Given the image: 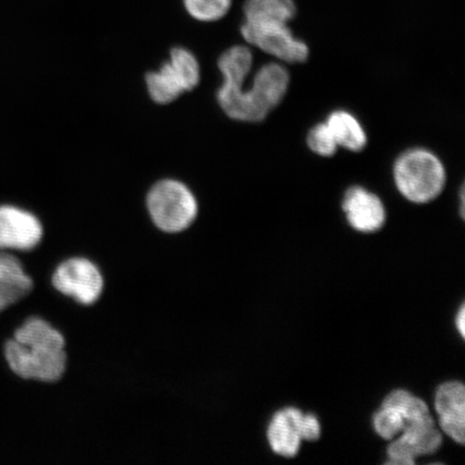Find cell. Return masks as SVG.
Returning <instances> with one entry per match:
<instances>
[{"instance_id": "cell-1", "label": "cell", "mask_w": 465, "mask_h": 465, "mask_svg": "<svg viewBox=\"0 0 465 465\" xmlns=\"http://www.w3.org/2000/svg\"><path fill=\"white\" fill-rule=\"evenodd\" d=\"M253 66L252 51L246 45H234L223 52L218 68L223 84L217 101L230 119L260 124L282 103L290 87V73L281 62H271L254 74L252 84L245 81Z\"/></svg>"}, {"instance_id": "cell-2", "label": "cell", "mask_w": 465, "mask_h": 465, "mask_svg": "<svg viewBox=\"0 0 465 465\" xmlns=\"http://www.w3.org/2000/svg\"><path fill=\"white\" fill-rule=\"evenodd\" d=\"M5 357L22 380L54 383L67 369L66 339L49 320L31 317L5 344Z\"/></svg>"}, {"instance_id": "cell-3", "label": "cell", "mask_w": 465, "mask_h": 465, "mask_svg": "<svg viewBox=\"0 0 465 465\" xmlns=\"http://www.w3.org/2000/svg\"><path fill=\"white\" fill-rule=\"evenodd\" d=\"M392 174L399 193L417 205L439 199L447 183L444 163L431 150L421 147L401 153L394 162Z\"/></svg>"}, {"instance_id": "cell-4", "label": "cell", "mask_w": 465, "mask_h": 465, "mask_svg": "<svg viewBox=\"0 0 465 465\" xmlns=\"http://www.w3.org/2000/svg\"><path fill=\"white\" fill-rule=\"evenodd\" d=\"M147 209L151 223L165 234H182L199 217V203L187 185L164 179L150 189Z\"/></svg>"}, {"instance_id": "cell-5", "label": "cell", "mask_w": 465, "mask_h": 465, "mask_svg": "<svg viewBox=\"0 0 465 465\" xmlns=\"http://www.w3.org/2000/svg\"><path fill=\"white\" fill-rule=\"evenodd\" d=\"M50 282L58 294L81 306L94 305L104 290L100 266L84 255H73L61 261L52 272Z\"/></svg>"}, {"instance_id": "cell-6", "label": "cell", "mask_w": 465, "mask_h": 465, "mask_svg": "<svg viewBox=\"0 0 465 465\" xmlns=\"http://www.w3.org/2000/svg\"><path fill=\"white\" fill-rule=\"evenodd\" d=\"M201 80L199 61L192 52L174 48L170 60L163 64L158 72L145 77L151 100L156 104H171L184 93L194 90Z\"/></svg>"}, {"instance_id": "cell-7", "label": "cell", "mask_w": 465, "mask_h": 465, "mask_svg": "<svg viewBox=\"0 0 465 465\" xmlns=\"http://www.w3.org/2000/svg\"><path fill=\"white\" fill-rule=\"evenodd\" d=\"M243 40L282 64H302L310 57V48L296 38L286 23L243 22L241 27Z\"/></svg>"}, {"instance_id": "cell-8", "label": "cell", "mask_w": 465, "mask_h": 465, "mask_svg": "<svg viewBox=\"0 0 465 465\" xmlns=\"http://www.w3.org/2000/svg\"><path fill=\"white\" fill-rule=\"evenodd\" d=\"M320 423L312 414H303L299 410L289 407L276 412L267 430V438L272 450L282 457H294L298 453L301 441L319 439Z\"/></svg>"}, {"instance_id": "cell-9", "label": "cell", "mask_w": 465, "mask_h": 465, "mask_svg": "<svg viewBox=\"0 0 465 465\" xmlns=\"http://www.w3.org/2000/svg\"><path fill=\"white\" fill-rule=\"evenodd\" d=\"M443 438L431 415H426L404 422L403 431L388 447L391 465H412L415 459L423 455H431L438 451Z\"/></svg>"}, {"instance_id": "cell-10", "label": "cell", "mask_w": 465, "mask_h": 465, "mask_svg": "<svg viewBox=\"0 0 465 465\" xmlns=\"http://www.w3.org/2000/svg\"><path fill=\"white\" fill-rule=\"evenodd\" d=\"M44 238V226L32 213L15 206H0V249L31 252Z\"/></svg>"}, {"instance_id": "cell-11", "label": "cell", "mask_w": 465, "mask_h": 465, "mask_svg": "<svg viewBox=\"0 0 465 465\" xmlns=\"http://www.w3.org/2000/svg\"><path fill=\"white\" fill-rule=\"evenodd\" d=\"M348 223L361 232L380 231L386 223L387 212L381 197L361 185L347 189L341 203Z\"/></svg>"}, {"instance_id": "cell-12", "label": "cell", "mask_w": 465, "mask_h": 465, "mask_svg": "<svg viewBox=\"0 0 465 465\" xmlns=\"http://www.w3.org/2000/svg\"><path fill=\"white\" fill-rule=\"evenodd\" d=\"M435 411L441 430L459 444L465 440V388L459 381L440 386L435 394Z\"/></svg>"}, {"instance_id": "cell-13", "label": "cell", "mask_w": 465, "mask_h": 465, "mask_svg": "<svg viewBox=\"0 0 465 465\" xmlns=\"http://www.w3.org/2000/svg\"><path fill=\"white\" fill-rule=\"evenodd\" d=\"M33 278L21 261L9 253H0V312L13 306L32 292Z\"/></svg>"}, {"instance_id": "cell-14", "label": "cell", "mask_w": 465, "mask_h": 465, "mask_svg": "<svg viewBox=\"0 0 465 465\" xmlns=\"http://www.w3.org/2000/svg\"><path fill=\"white\" fill-rule=\"evenodd\" d=\"M339 148L351 153H361L368 144V135L361 122L347 110H335L325 120Z\"/></svg>"}, {"instance_id": "cell-15", "label": "cell", "mask_w": 465, "mask_h": 465, "mask_svg": "<svg viewBox=\"0 0 465 465\" xmlns=\"http://www.w3.org/2000/svg\"><path fill=\"white\" fill-rule=\"evenodd\" d=\"M298 7L294 0H246L243 5L245 22L286 23L294 19Z\"/></svg>"}, {"instance_id": "cell-16", "label": "cell", "mask_w": 465, "mask_h": 465, "mask_svg": "<svg viewBox=\"0 0 465 465\" xmlns=\"http://www.w3.org/2000/svg\"><path fill=\"white\" fill-rule=\"evenodd\" d=\"M189 15L201 22H214L229 13L232 0H183Z\"/></svg>"}, {"instance_id": "cell-17", "label": "cell", "mask_w": 465, "mask_h": 465, "mask_svg": "<svg viewBox=\"0 0 465 465\" xmlns=\"http://www.w3.org/2000/svg\"><path fill=\"white\" fill-rule=\"evenodd\" d=\"M404 418L401 412L391 405H381V410L374 417V428L382 439L393 440L403 431Z\"/></svg>"}, {"instance_id": "cell-18", "label": "cell", "mask_w": 465, "mask_h": 465, "mask_svg": "<svg viewBox=\"0 0 465 465\" xmlns=\"http://www.w3.org/2000/svg\"><path fill=\"white\" fill-rule=\"evenodd\" d=\"M306 143L312 153L323 158H331L339 150V145L325 122L312 127L307 134Z\"/></svg>"}, {"instance_id": "cell-19", "label": "cell", "mask_w": 465, "mask_h": 465, "mask_svg": "<svg viewBox=\"0 0 465 465\" xmlns=\"http://www.w3.org/2000/svg\"><path fill=\"white\" fill-rule=\"evenodd\" d=\"M456 324L459 332H460L461 336L465 335V308L462 305L460 311H459L456 320Z\"/></svg>"}]
</instances>
